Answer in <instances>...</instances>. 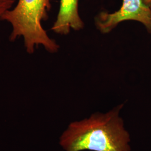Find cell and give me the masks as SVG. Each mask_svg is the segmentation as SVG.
<instances>
[{"instance_id": "6da1fadb", "label": "cell", "mask_w": 151, "mask_h": 151, "mask_svg": "<svg viewBox=\"0 0 151 151\" xmlns=\"http://www.w3.org/2000/svg\"><path fill=\"white\" fill-rule=\"evenodd\" d=\"M123 107L71 123L60 136V145L65 151H131L129 133L119 115Z\"/></svg>"}, {"instance_id": "7a4b0ae2", "label": "cell", "mask_w": 151, "mask_h": 151, "mask_svg": "<svg viewBox=\"0 0 151 151\" xmlns=\"http://www.w3.org/2000/svg\"><path fill=\"white\" fill-rule=\"evenodd\" d=\"M16 3L0 20L11 27L10 41L22 38L25 51L29 54H33L39 46L49 53L57 52L60 45L49 37L42 25L48 17L50 0H17Z\"/></svg>"}, {"instance_id": "3957f363", "label": "cell", "mask_w": 151, "mask_h": 151, "mask_svg": "<svg viewBox=\"0 0 151 151\" xmlns=\"http://www.w3.org/2000/svg\"><path fill=\"white\" fill-rule=\"evenodd\" d=\"M128 20L140 22L151 33V0H123L119 10L113 13L101 12L95 22L100 32L108 34L119 23Z\"/></svg>"}, {"instance_id": "277c9868", "label": "cell", "mask_w": 151, "mask_h": 151, "mask_svg": "<svg viewBox=\"0 0 151 151\" xmlns=\"http://www.w3.org/2000/svg\"><path fill=\"white\" fill-rule=\"evenodd\" d=\"M78 1L60 0L59 11L51 28L53 32L65 35L71 29L78 31L83 28L84 23L78 12Z\"/></svg>"}, {"instance_id": "5b68a950", "label": "cell", "mask_w": 151, "mask_h": 151, "mask_svg": "<svg viewBox=\"0 0 151 151\" xmlns=\"http://www.w3.org/2000/svg\"><path fill=\"white\" fill-rule=\"evenodd\" d=\"M17 0H0V20L6 12L15 6Z\"/></svg>"}]
</instances>
